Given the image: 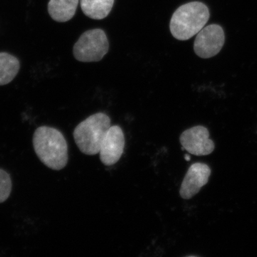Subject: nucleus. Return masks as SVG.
Here are the masks:
<instances>
[{"mask_svg": "<svg viewBox=\"0 0 257 257\" xmlns=\"http://www.w3.org/2000/svg\"><path fill=\"white\" fill-rule=\"evenodd\" d=\"M125 138L122 130L118 125L111 126L106 133L99 150V158L105 166L117 163L124 153Z\"/></svg>", "mask_w": 257, "mask_h": 257, "instance_id": "0eeeda50", "label": "nucleus"}, {"mask_svg": "<svg viewBox=\"0 0 257 257\" xmlns=\"http://www.w3.org/2000/svg\"><path fill=\"white\" fill-rule=\"evenodd\" d=\"M209 17V8L201 2H191L182 5L171 18V33L177 40H188L205 27Z\"/></svg>", "mask_w": 257, "mask_h": 257, "instance_id": "f03ea898", "label": "nucleus"}, {"mask_svg": "<svg viewBox=\"0 0 257 257\" xmlns=\"http://www.w3.org/2000/svg\"><path fill=\"white\" fill-rule=\"evenodd\" d=\"M20 68L18 59L7 52H0V86L9 84Z\"/></svg>", "mask_w": 257, "mask_h": 257, "instance_id": "9b49d317", "label": "nucleus"}, {"mask_svg": "<svg viewBox=\"0 0 257 257\" xmlns=\"http://www.w3.org/2000/svg\"><path fill=\"white\" fill-rule=\"evenodd\" d=\"M109 48V40L104 30H89L84 32L74 44V57L79 62H99L107 54Z\"/></svg>", "mask_w": 257, "mask_h": 257, "instance_id": "20e7f679", "label": "nucleus"}, {"mask_svg": "<svg viewBox=\"0 0 257 257\" xmlns=\"http://www.w3.org/2000/svg\"><path fill=\"white\" fill-rule=\"evenodd\" d=\"M12 188L13 183L10 174L0 169V204L8 200L11 194Z\"/></svg>", "mask_w": 257, "mask_h": 257, "instance_id": "f8f14e48", "label": "nucleus"}, {"mask_svg": "<svg viewBox=\"0 0 257 257\" xmlns=\"http://www.w3.org/2000/svg\"><path fill=\"white\" fill-rule=\"evenodd\" d=\"M182 150L196 156H206L214 152L215 145L209 139V132L204 126H195L185 130L179 138Z\"/></svg>", "mask_w": 257, "mask_h": 257, "instance_id": "423d86ee", "label": "nucleus"}, {"mask_svg": "<svg viewBox=\"0 0 257 257\" xmlns=\"http://www.w3.org/2000/svg\"><path fill=\"white\" fill-rule=\"evenodd\" d=\"M211 171L207 165L201 162L190 166L181 185L179 194L184 199H190L208 183Z\"/></svg>", "mask_w": 257, "mask_h": 257, "instance_id": "6e6552de", "label": "nucleus"}, {"mask_svg": "<svg viewBox=\"0 0 257 257\" xmlns=\"http://www.w3.org/2000/svg\"><path fill=\"white\" fill-rule=\"evenodd\" d=\"M114 0H80L81 9L88 18L103 20L109 15Z\"/></svg>", "mask_w": 257, "mask_h": 257, "instance_id": "9d476101", "label": "nucleus"}, {"mask_svg": "<svg viewBox=\"0 0 257 257\" xmlns=\"http://www.w3.org/2000/svg\"><path fill=\"white\" fill-rule=\"evenodd\" d=\"M78 4L79 0H50L47 9L52 20L66 23L73 18Z\"/></svg>", "mask_w": 257, "mask_h": 257, "instance_id": "1a4fd4ad", "label": "nucleus"}, {"mask_svg": "<svg viewBox=\"0 0 257 257\" xmlns=\"http://www.w3.org/2000/svg\"><path fill=\"white\" fill-rule=\"evenodd\" d=\"M111 126L109 116L104 113H96L79 123L73 132L74 142L84 155L99 154L101 144Z\"/></svg>", "mask_w": 257, "mask_h": 257, "instance_id": "7ed1b4c3", "label": "nucleus"}, {"mask_svg": "<svg viewBox=\"0 0 257 257\" xmlns=\"http://www.w3.org/2000/svg\"><path fill=\"white\" fill-rule=\"evenodd\" d=\"M185 159H186V160H187V161H189V160H190V157H189V156H187V155H186V156H185Z\"/></svg>", "mask_w": 257, "mask_h": 257, "instance_id": "ddd939ff", "label": "nucleus"}, {"mask_svg": "<svg viewBox=\"0 0 257 257\" xmlns=\"http://www.w3.org/2000/svg\"><path fill=\"white\" fill-rule=\"evenodd\" d=\"M33 147L40 161L53 170H61L68 163V145L64 135L50 126H40L33 135Z\"/></svg>", "mask_w": 257, "mask_h": 257, "instance_id": "f257e3e1", "label": "nucleus"}, {"mask_svg": "<svg viewBox=\"0 0 257 257\" xmlns=\"http://www.w3.org/2000/svg\"><path fill=\"white\" fill-rule=\"evenodd\" d=\"M224 42V32L220 25H208L197 34L194 43V52L201 58H211L219 54Z\"/></svg>", "mask_w": 257, "mask_h": 257, "instance_id": "39448f33", "label": "nucleus"}]
</instances>
